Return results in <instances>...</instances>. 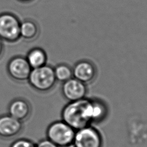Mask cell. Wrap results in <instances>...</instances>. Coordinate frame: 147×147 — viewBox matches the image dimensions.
<instances>
[{
  "mask_svg": "<svg viewBox=\"0 0 147 147\" xmlns=\"http://www.w3.org/2000/svg\"><path fill=\"white\" fill-rule=\"evenodd\" d=\"M73 78L86 84L91 82L96 75L94 64L88 60H81L72 68Z\"/></svg>",
  "mask_w": 147,
  "mask_h": 147,
  "instance_id": "obj_10",
  "label": "cell"
},
{
  "mask_svg": "<svg viewBox=\"0 0 147 147\" xmlns=\"http://www.w3.org/2000/svg\"><path fill=\"white\" fill-rule=\"evenodd\" d=\"M61 118L75 130L89 126L92 123L91 100L83 98L69 102L64 107Z\"/></svg>",
  "mask_w": 147,
  "mask_h": 147,
  "instance_id": "obj_1",
  "label": "cell"
},
{
  "mask_svg": "<svg viewBox=\"0 0 147 147\" xmlns=\"http://www.w3.org/2000/svg\"><path fill=\"white\" fill-rule=\"evenodd\" d=\"M36 147H59L48 138L42 139L36 144Z\"/></svg>",
  "mask_w": 147,
  "mask_h": 147,
  "instance_id": "obj_16",
  "label": "cell"
},
{
  "mask_svg": "<svg viewBox=\"0 0 147 147\" xmlns=\"http://www.w3.org/2000/svg\"><path fill=\"white\" fill-rule=\"evenodd\" d=\"M21 21L10 12L0 13V38L7 42H15L20 37Z\"/></svg>",
  "mask_w": 147,
  "mask_h": 147,
  "instance_id": "obj_4",
  "label": "cell"
},
{
  "mask_svg": "<svg viewBox=\"0 0 147 147\" xmlns=\"http://www.w3.org/2000/svg\"><path fill=\"white\" fill-rule=\"evenodd\" d=\"M17 1L22 3H28V2H32L33 0H17Z\"/></svg>",
  "mask_w": 147,
  "mask_h": 147,
  "instance_id": "obj_18",
  "label": "cell"
},
{
  "mask_svg": "<svg viewBox=\"0 0 147 147\" xmlns=\"http://www.w3.org/2000/svg\"><path fill=\"white\" fill-rule=\"evenodd\" d=\"M10 147H36V144L26 138H19L11 143Z\"/></svg>",
  "mask_w": 147,
  "mask_h": 147,
  "instance_id": "obj_15",
  "label": "cell"
},
{
  "mask_svg": "<svg viewBox=\"0 0 147 147\" xmlns=\"http://www.w3.org/2000/svg\"></svg>",
  "mask_w": 147,
  "mask_h": 147,
  "instance_id": "obj_19",
  "label": "cell"
},
{
  "mask_svg": "<svg viewBox=\"0 0 147 147\" xmlns=\"http://www.w3.org/2000/svg\"><path fill=\"white\" fill-rule=\"evenodd\" d=\"M99 132L90 125L76 130L72 145L74 147H102Z\"/></svg>",
  "mask_w": 147,
  "mask_h": 147,
  "instance_id": "obj_6",
  "label": "cell"
},
{
  "mask_svg": "<svg viewBox=\"0 0 147 147\" xmlns=\"http://www.w3.org/2000/svg\"><path fill=\"white\" fill-rule=\"evenodd\" d=\"M23 129V122L9 114L0 115V138L11 139L18 136Z\"/></svg>",
  "mask_w": 147,
  "mask_h": 147,
  "instance_id": "obj_7",
  "label": "cell"
},
{
  "mask_svg": "<svg viewBox=\"0 0 147 147\" xmlns=\"http://www.w3.org/2000/svg\"><path fill=\"white\" fill-rule=\"evenodd\" d=\"M4 51V45L3 41L0 38V58L2 57Z\"/></svg>",
  "mask_w": 147,
  "mask_h": 147,
  "instance_id": "obj_17",
  "label": "cell"
},
{
  "mask_svg": "<svg viewBox=\"0 0 147 147\" xmlns=\"http://www.w3.org/2000/svg\"><path fill=\"white\" fill-rule=\"evenodd\" d=\"M32 68L25 57L17 55L11 57L7 62L6 70L9 76L17 82H28Z\"/></svg>",
  "mask_w": 147,
  "mask_h": 147,
  "instance_id": "obj_5",
  "label": "cell"
},
{
  "mask_svg": "<svg viewBox=\"0 0 147 147\" xmlns=\"http://www.w3.org/2000/svg\"><path fill=\"white\" fill-rule=\"evenodd\" d=\"M76 130L63 121L51 123L47 127V138L59 147L72 145Z\"/></svg>",
  "mask_w": 147,
  "mask_h": 147,
  "instance_id": "obj_3",
  "label": "cell"
},
{
  "mask_svg": "<svg viewBox=\"0 0 147 147\" xmlns=\"http://www.w3.org/2000/svg\"><path fill=\"white\" fill-rule=\"evenodd\" d=\"M39 33L38 25L33 20L27 18L21 22L20 37L24 40H34L38 36Z\"/></svg>",
  "mask_w": 147,
  "mask_h": 147,
  "instance_id": "obj_11",
  "label": "cell"
},
{
  "mask_svg": "<svg viewBox=\"0 0 147 147\" xmlns=\"http://www.w3.org/2000/svg\"><path fill=\"white\" fill-rule=\"evenodd\" d=\"M7 111L9 115L23 122L30 116L32 106L26 99L16 98L9 103Z\"/></svg>",
  "mask_w": 147,
  "mask_h": 147,
  "instance_id": "obj_9",
  "label": "cell"
},
{
  "mask_svg": "<svg viewBox=\"0 0 147 147\" xmlns=\"http://www.w3.org/2000/svg\"><path fill=\"white\" fill-rule=\"evenodd\" d=\"M56 80L64 82L73 78L72 68L65 64H60L53 68Z\"/></svg>",
  "mask_w": 147,
  "mask_h": 147,
  "instance_id": "obj_13",
  "label": "cell"
},
{
  "mask_svg": "<svg viewBox=\"0 0 147 147\" xmlns=\"http://www.w3.org/2000/svg\"><path fill=\"white\" fill-rule=\"evenodd\" d=\"M32 68H38L47 64V55L45 51L40 47L30 49L25 57Z\"/></svg>",
  "mask_w": 147,
  "mask_h": 147,
  "instance_id": "obj_12",
  "label": "cell"
},
{
  "mask_svg": "<svg viewBox=\"0 0 147 147\" xmlns=\"http://www.w3.org/2000/svg\"><path fill=\"white\" fill-rule=\"evenodd\" d=\"M61 91L63 96L69 102H72L85 98L87 87L85 83L72 78L63 82Z\"/></svg>",
  "mask_w": 147,
  "mask_h": 147,
  "instance_id": "obj_8",
  "label": "cell"
},
{
  "mask_svg": "<svg viewBox=\"0 0 147 147\" xmlns=\"http://www.w3.org/2000/svg\"><path fill=\"white\" fill-rule=\"evenodd\" d=\"M107 109L105 105L99 100H91V119L92 122H99L104 119Z\"/></svg>",
  "mask_w": 147,
  "mask_h": 147,
  "instance_id": "obj_14",
  "label": "cell"
},
{
  "mask_svg": "<svg viewBox=\"0 0 147 147\" xmlns=\"http://www.w3.org/2000/svg\"><path fill=\"white\" fill-rule=\"evenodd\" d=\"M53 68L45 64L43 66L32 68L28 82L36 91L46 92L51 90L56 83Z\"/></svg>",
  "mask_w": 147,
  "mask_h": 147,
  "instance_id": "obj_2",
  "label": "cell"
}]
</instances>
